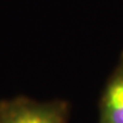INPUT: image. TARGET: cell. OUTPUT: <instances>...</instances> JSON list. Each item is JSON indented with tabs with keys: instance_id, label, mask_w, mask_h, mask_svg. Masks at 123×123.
Here are the masks:
<instances>
[{
	"instance_id": "6da1fadb",
	"label": "cell",
	"mask_w": 123,
	"mask_h": 123,
	"mask_svg": "<svg viewBox=\"0 0 123 123\" xmlns=\"http://www.w3.org/2000/svg\"><path fill=\"white\" fill-rule=\"evenodd\" d=\"M64 100H37L17 96L0 100V123H68Z\"/></svg>"
},
{
	"instance_id": "7a4b0ae2",
	"label": "cell",
	"mask_w": 123,
	"mask_h": 123,
	"mask_svg": "<svg viewBox=\"0 0 123 123\" xmlns=\"http://www.w3.org/2000/svg\"><path fill=\"white\" fill-rule=\"evenodd\" d=\"M98 123H123V54L103 91Z\"/></svg>"
}]
</instances>
